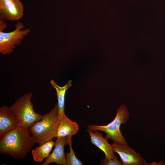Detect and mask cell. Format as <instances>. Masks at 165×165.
Segmentation results:
<instances>
[{
  "label": "cell",
  "mask_w": 165,
  "mask_h": 165,
  "mask_svg": "<svg viewBox=\"0 0 165 165\" xmlns=\"http://www.w3.org/2000/svg\"><path fill=\"white\" fill-rule=\"evenodd\" d=\"M60 120L57 105L29 128L35 143L39 145L55 137Z\"/></svg>",
  "instance_id": "2"
},
{
  "label": "cell",
  "mask_w": 165,
  "mask_h": 165,
  "mask_svg": "<svg viewBox=\"0 0 165 165\" xmlns=\"http://www.w3.org/2000/svg\"><path fill=\"white\" fill-rule=\"evenodd\" d=\"M7 23L6 22L0 21V31H4L6 28Z\"/></svg>",
  "instance_id": "16"
},
{
  "label": "cell",
  "mask_w": 165,
  "mask_h": 165,
  "mask_svg": "<svg viewBox=\"0 0 165 165\" xmlns=\"http://www.w3.org/2000/svg\"><path fill=\"white\" fill-rule=\"evenodd\" d=\"M114 152L119 156L123 165H148L140 153L129 147L127 144L114 142L112 144Z\"/></svg>",
  "instance_id": "7"
},
{
  "label": "cell",
  "mask_w": 165,
  "mask_h": 165,
  "mask_svg": "<svg viewBox=\"0 0 165 165\" xmlns=\"http://www.w3.org/2000/svg\"><path fill=\"white\" fill-rule=\"evenodd\" d=\"M51 86L56 90L57 100V105L60 118L65 115L64 112L65 96L67 90L72 86V81L69 80L63 86L58 85L53 79L50 81Z\"/></svg>",
  "instance_id": "12"
},
{
  "label": "cell",
  "mask_w": 165,
  "mask_h": 165,
  "mask_svg": "<svg viewBox=\"0 0 165 165\" xmlns=\"http://www.w3.org/2000/svg\"><path fill=\"white\" fill-rule=\"evenodd\" d=\"M28 128L21 125L8 132L0 140V153L16 159H23L35 142Z\"/></svg>",
  "instance_id": "1"
},
{
  "label": "cell",
  "mask_w": 165,
  "mask_h": 165,
  "mask_svg": "<svg viewBox=\"0 0 165 165\" xmlns=\"http://www.w3.org/2000/svg\"><path fill=\"white\" fill-rule=\"evenodd\" d=\"M129 117L128 108L124 104L120 105L116 111V115L111 122L106 125H89L87 129L92 131H102L106 134L105 138L113 142L127 144L120 130L122 124H125Z\"/></svg>",
  "instance_id": "3"
},
{
  "label": "cell",
  "mask_w": 165,
  "mask_h": 165,
  "mask_svg": "<svg viewBox=\"0 0 165 165\" xmlns=\"http://www.w3.org/2000/svg\"><path fill=\"white\" fill-rule=\"evenodd\" d=\"M24 9L20 0H0V21L19 20L23 16Z\"/></svg>",
  "instance_id": "6"
},
{
  "label": "cell",
  "mask_w": 165,
  "mask_h": 165,
  "mask_svg": "<svg viewBox=\"0 0 165 165\" xmlns=\"http://www.w3.org/2000/svg\"><path fill=\"white\" fill-rule=\"evenodd\" d=\"M102 165H122L121 161L118 160L117 158L115 159H108L105 158L102 159L100 162Z\"/></svg>",
  "instance_id": "15"
},
{
  "label": "cell",
  "mask_w": 165,
  "mask_h": 165,
  "mask_svg": "<svg viewBox=\"0 0 165 165\" xmlns=\"http://www.w3.org/2000/svg\"><path fill=\"white\" fill-rule=\"evenodd\" d=\"M165 165V162L163 161H161L158 163L153 162L152 163H148V165Z\"/></svg>",
  "instance_id": "17"
},
{
  "label": "cell",
  "mask_w": 165,
  "mask_h": 165,
  "mask_svg": "<svg viewBox=\"0 0 165 165\" xmlns=\"http://www.w3.org/2000/svg\"><path fill=\"white\" fill-rule=\"evenodd\" d=\"M4 105L0 108V138L8 132L21 125L15 116Z\"/></svg>",
  "instance_id": "9"
},
{
  "label": "cell",
  "mask_w": 165,
  "mask_h": 165,
  "mask_svg": "<svg viewBox=\"0 0 165 165\" xmlns=\"http://www.w3.org/2000/svg\"><path fill=\"white\" fill-rule=\"evenodd\" d=\"M24 24L18 21L15 29L12 31L5 32L0 31V53L3 55L9 54L16 47L22 43V40L30 32V30L24 28Z\"/></svg>",
  "instance_id": "5"
},
{
  "label": "cell",
  "mask_w": 165,
  "mask_h": 165,
  "mask_svg": "<svg viewBox=\"0 0 165 165\" xmlns=\"http://www.w3.org/2000/svg\"><path fill=\"white\" fill-rule=\"evenodd\" d=\"M86 131L89 133L90 142L104 152L105 158L115 159L117 158L114 154L112 145L108 143V139L104 138L101 133L98 131H92L88 129Z\"/></svg>",
  "instance_id": "10"
},
{
  "label": "cell",
  "mask_w": 165,
  "mask_h": 165,
  "mask_svg": "<svg viewBox=\"0 0 165 165\" xmlns=\"http://www.w3.org/2000/svg\"><path fill=\"white\" fill-rule=\"evenodd\" d=\"M68 145V137L57 138L55 141L54 148L53 152L46 159L42 165H48L55 163L60 165H67L64 148Z\"/></svg>",
  "instance_id": "8"
},
{
  "label": "cell",
  "mask_w": 165,
  "mask_h": 165,
  "mask_svg": "<svg viewBox=\"0 0 165 165\" xmlns=\"http://www.w3.org/2000/svg\"><path fill=\"white\" fill-rule=\"evenodd\" d=\"M33 94H25L17 100L8 109L16 117L22 126L29 128L40 119L42 115L37 113L31 101Z\"/></svg>",
  "instance_id": "4"
},
{
  "label": "cell",
  "mask_w": 165,
  "mask_h": 165,
  "mask_svg": "<svg viewBox=\"0 0 165 165\" xmlns=\"http://www.w3.org/2000/svg\"><path fill=\"white\" fill-rule=\"evenodd\" d=\"M79 130V127L76 122L72 121L65 115L60 118L55 138L75 135Z\"/></svg>",
  "instance_id": "11"
},
{
  "label": "cell",
  "mask_w": 165,
  "mask_h": 165,
  "mask_svg": "<svg viewBox=\"0 0 165 165\" xmlns=\"http://www.w3.org/2000/svg\"><path fill=\"white\" fill-rule=\"evenodd\" d=\"M54 143L55 141L51 140L32 150L31 153L34 160L40 163L47 158L50 155Z\"/></svg>",
  "instance_id": "13"
},
{
  "label": "cell",
  "mask_w": 165,
  "mask_h": 165,
  "mask_svg": "<svg viewBox=\"0 0 165 165\" xmlns=\"http://www.w3.org/2000/svg\"><path fill=\"white\" fill-rule=\"evenodd\" d=\"M68 137V145L69 147V152L65 154L67 165H82V161L79 160L76 157L75 153L72 147V137Z\"/></svg>",
  "instance_id": "14"
}]
</instances>
